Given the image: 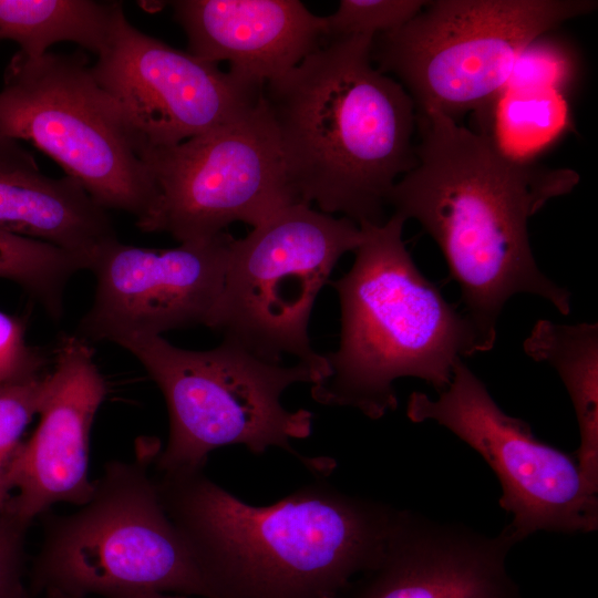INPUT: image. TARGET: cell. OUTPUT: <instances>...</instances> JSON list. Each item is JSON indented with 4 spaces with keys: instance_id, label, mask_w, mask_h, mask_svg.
Returning a JSON list of instances; mask_svg holds the SVG:
<instances>
[{
    "instance_id": "cell-1",
    "label": "cell",
    "mask_w": 598,
    "mask_h": 598,
    "mask_svg": "<svg viewBox=\"0 0 598 598\" xmlns=\"http://www.w3.org/2000/svg\"><path fill=\"white\" fill-rule=\"evenodd\" d=\"M416 133V164L386 205L416 220L440 247L480 352L494 347L497 319L517 293L539 296L568 315L570 292L538 268L527 225L576 187L578 173L508 158L486 134L436 111L417 113Z\"/></svg>"
},
{
    "instance_id": "cell-2",
    "label": "cell",
    "mask_w": 598,
    "mask_h": 598,
    "mask_svg": "<svg viewBox=\"0 0 598 598\" xmlns=\"http://www.w3.org/2000/svg\"><path fill=\"white\" fill-rule=\"evenodd\" d=\"M156 472L161 503L208 598H338L375 560L399 511L324 477L255 506L215 483L205 467Z\"/></svg>"
},
{
    "instance_id": "cell-3",
    "label": "cell",
    "mask_w": 598,
    "mask_h": 598,
    "mask_svg": "<svg viewBox=\"0 0 598 598\" xmlns=\"http://www.w3.org/2000/svg\"><path fill=\"white\" fill-rule=\"evenodd\" d=\"M372 42L330 40L262 89L300 202L358 226L385 220L389 193L416 164L415 104L373 65Z\"/></svg>"
},
{
    "instance_id": "cell-4",
    "label": "cell",
    "mask_w": 598,
    "mask_h": 598,
    "mask_svg": "<svg viewBox=\"0 0 598 598\" xmlns=\"http://www.w3.org/2000/svg\"><path fill=\"white\" fill-rule=\"evenodd\" d=\"M405 220L359 226L350 270L331 282L341 309L339 348L329 374L311 385L323 405L357 409L378 420L398 406L394 381L417 378L437 393L458 359L480 352L475 329L419 270L402 238Z\"/></svg>"
},
{
    "instance_id": "cell-5",
    "label": "cell",
    "mask_w": 598,
    "mask_h": 598,
    "mask_svg": "<svg viewBox=\"0 0 598 598\" xmlns=\"http://www.w3.org/2000/svg\"><path fill=\"white\" fill-rule=\"evenodd\" d=\"M152 442L133 461H110L90 501L68 515L48 512L30 575L31 595L130 598L167 592L208 598L205 579L161 503L148 465Z\"/></svg>"
},
{
    "instance_id": "cell-6",
    "label": "cell",
    "mask_w": 598,
    "mask_h": 598,
    "mask_svg": "<svg viewBox=\"0 0 598 598\" xmlns=\"http://www.w3.org/2000/svg\"><path fill=\"white\" fill-rule=\"evenodd\" d=\"M113 343L142 363L166 401L169 435L154 458L156 471L205 467L209 453L227 445L254 454L275 446L321 476L334 470L332 458L306 457L291 445L310 435L313 414L286 409L281 396L296 383L317 382L308 365L267 362L225 341L206 351L181 349L157 334Z\"/></svg>"
},
{
    "instance_id": "cell-7",
    "label": "cell",
    "mask_w": 598,
    "mask_h": 598,
    "mask_svg": "<svg viewBox=\"0 0 598 598\" xmlns=\"http://www.w3.org/2000/svg\"><path fill=\"white\" fill-rule=\"evenodd\" d=\"M596 8L592 0L426 1L404 25L373 38L371 59L399 79L417 113L456 121L489 106L533 41Z\"/></svg>"
},
{
    "instance_id": "cell-8",
    "label": "cell",
    "mask_w": 598,
    "mask_h": 598,
    "mask_svg": "<svg viewBox=\"0 0 598 598\" xmlns=\"http://www.w3.org/2000/svg\"><path fill=\"white\" fill-rule=\"evenodd\" d=\"M361 239V228L347 217L302 202L281 209L235 238L208 327L264 361L293 357L313 371L315 384L321 382L329 368L310 343L311 310L338 260Z\"/></svg>"
},
{
    "instance_id": "cell-9",
    "label": "cell",
    "mask_w": 598,
    "mask_h": 598,
    "mask_svg": "<svg viewBox=\"0 0 598 598\" xmlns=\"http://www.w3.org/2000/svg\"><path fill=\"white\" fill-rule=\"evenodd\" d=\"M0 136L31 142L104 209L138 223L153 206V178L81 51L14 54L0 91Z\"/></svg>"
},
{
    "instance_id": "cell-10",
    "label": "cell",
    "mask_w": 598,
    "mask_h": 598,
    "mask_svg": "<svg viewBox=\"0 0 598 598\" xmlns=\"http://www.w3.org/2000/svg\"><path fill=\"white\" fill-rule=\"evenodd\" d=\"M156 190L137 227L187 243L254 228L299 203L264 96L238 120L142 157Z\"/></svg>"
},
{
    "instance_id": "cell-11",
    "label": "cell",
    "mask_w": 598,
    "mask_h": 598,
    "mask_svg": "<svg viewBox=\"0 0 598 598\" xmlns=\"http://www.w3.org/2000/svg\"><path fill=\"white\" fill-rule=\"evenodd\" d=\"M406 415L415 423L436 422L484 458L499 481V506L512 515L505 527L516 544L536 532L597 530L598 489L574 452L539 441L527 422L504 413L462 359L437 398L411 393Z\"/></svg>"
},
{
    "instance_id": "cell-12",
    "label": "cell",
    "mask_w": 598,
    "mask_h": 598,
    "mask_svg": "<svg viewBox=\"0 0 598 598\" xmlns=\"http://www.w3.org/2000/svg\"><path fill=\"white\" fill-rule=\"evenodd\" d=\"M91 70L141 159L238 120L264 89L143 33L125 14Z\"/></svg>"
},
{
    "instance_id": "cell-13",
    "label": "cell",
    "mask_w": 598,
    "mask_h": 598,
    "mask_svg": "<svg viewBox=\"0 0 598 598\" xmlns=\"http://www.w3.org/2000/svg\"><path fill=\"white\" fill-rule=\"evenodd\" d=\"M235 238L216 236L151 249L120 243L102 248L90 269L94 299L79 324L84 340H115L207 326L218 302Z\"/></svg>"
},
{
    "instance_id": "cell-14",
    "label": "cell",
    "mask_w": 598,
    "mask_h": 598,
    "mask_svg": "<svg viewBox=\"0 0 598 598\" xmlns=\"http://www.w3.org/2000/svg\"><path fill=\"white\" fill-rule=\"evenodd\" d=\"M106 392L87 341L62 336L44 377L40 422L8 467V488L17 493L6 512L32 524L58 503L83 506L90 501V432Z\"/></svg>"
},
{
    "instance_id": "cell-15",
    "label": "cell",
    "mask_w": 598,
    "mask_h": 598,
    "mask_svg": "<svg viewBox=\"0 0 598 598\" xmlns=\"http://www.w3.org/2000/svg\"><path fill=\"white\" fill-rule=\"evenodd\" d=\"M516 542L399 509L375 560L338 598H523L507 570Z\"/></svg>"
},
{
    "instance_id": "cell-16",
    "label": "cell",
    "mask_w": 598,
    "mask_h": 598,
    "mask_svg": "<svg viewBox=\"0 0 598 598\" xmlns=\"http://www.w3.org/2000/svg\"><path fill=\"white\" fill-rule=\"evenodd\" d=\"M172 4L190 54L215 64L226 61L228 72L260 87L328 42L324 17L298 0H179Z\"/></svg>"
},
{
    "instance_id": "cell-17",
    "label": "cell",
    "mask_w": 598,
    "mask_h": 598,
    "mask_svg": "<svg viewBox=\"0 0 598 598\" xmlns=\"http://www.w3.org/2000/svg\"><path fill=\"white\" fill-rule=\"evenodd\" d=\"M0 229L56 246L90 269L116 240L106 209L70 176L41 173L16 140L0 136Z\"/></svg>"
},
{
    "instance_id": "cell-18",
    "label": "cell",
    "mask_w": 598,
    "mask_h": 598,
    "mask_svg": "<svg viewBox=\"0 0 598 598\" xmlns=\"http://www.w3.org/2000/svg\"><path fill=\"white\" fill-rule=\"evenodd\" d=\"M523 348L533 360L550 364L567 389L580 436L574 454L586 481L598 488V324L542 319Z\"/></svg>"
},
{
    "instance_id": "cell-19",
    "label": "cell",
    "mask_w": 598,
    "mask_h": 598,
    "mask_svg": "<svg viewBox=\"0 0 598 598\" xmlns=\"http://www.w3.org/2000/svg\"><path fill=\"white\" fill-rule=\"evenodd\" d=\"M124 16L121 2L92 0H0V40L39 58L54 43L70 41L96 55Z\"/></svg>"
},
{
    "instance_id": "cell-20",
    "label": "cell",
    "mask_w": 598,
    "mask_h": 598,
    "mask_svg": "<svg viewBox=\"0 0 598 598\" xmlns=\"http://www.w3.org/2000/svg\"><path fill=\"white\" fill-rule=\"evenodd\" d=\"M478 116L480 132L518 162H533L570 124L565 92L537 85H506Z\"/></svg>"
},
{
    "instance_id": "cell-21",
    "label": "cell",
    "mask_w": 598,
    "mask_h": 598,
    "mask_svg": "<svg viewBox=\"0 0 598 598\" xmlns=\"http://www.w3.org/2000/svg\"><path fill=\"white\" fill-rule=\"evenodd\" d=\"M82 269L79 259L56 246L0 229V278L23 286L55 319L68 280Z\"/></svg>"
},
{
    "instance_id": "cell-22",
    "label": "cell",
    "mask_w": 598,
    "mask_h": 598,
    "mask_svg": "<svg viewBox=\"0 0 598 598\" xmlns=\"http://www.w3.org/2000/svg\"><path fill=\"white\" fill-rule=\"evenodd\" d=\"M423 0H341L336 12L324 17L327 40L370 35L396 30L425 6Z\"/></svg>"
},
{
    "instance_id": "cell-23",
    "label": "cell",
    "mask_w": 598,
    "mask_h": 598,
    "mask_svg": "<svg viewBox=\"0 0 598 598\" xmlns=\"http://www.w3.org/2000/svg\"><path fill=\"white\" fill-rule=\"evenodd\" d=\"M45 374L0 384V513L12 496L8 467L24 430L39 412Z\"/></svg>"
},
{
    "instance_id": "cell-24",
    "label": "cell",
    "mask_w": 598,
    "mask_h": 598,
    "mask_svg": "<svg viewBox=\"0 0 598 598\" xmlns=\"http://www.w3.org/2000/svg\"><path fill=\"white\" fill-rule=\"evenodd\" d=\"M575 60L558 41H533L518 56L507 85L549 86L565 92L575 76Z\"/></svg>"
},
{
    "instance_id": "cell-25",
    "label": "cell",
    "mask_w": 598,
    "mask_h": 598,
    "mask_svg": "<svg viewBox=\"0 0 598 598\" xmlns=\"http://www.w3.org/2000/svg\"><path fill=\"white\" fill-rule=\"evenodd\" d=\"M48 361L28 346L23 324L0 311V384L41 375Z\"/></svg>"
},
{
    "instance_id": "cell-26",
    "label": "cell",
    "mask_w": 598,
    "mask_h": 598,
    "mask_svg": "<svg viewBox=\"0 0 598 598\" xmlns=\"http://www.w3.org/2000/svg\"><path fill=\"white\" fill-rule=\"evenodd\" d=\"M31 524L0 513V598H31L23 584L25 536Z\"/></svg>"
},
{
    "instance_id": "cell-27",
    "label": "cell",
    "mask_w": 598,
    "mask_h": 598,
    "mask_svg": "<svg viewBox=\"0 0 598 598\" xmlns=\"http://www.w3.org/2000/svg\"><path fill=\"white\" fill-rule=\"evenodd\" d=\"M42 598H74V597H69L59 592L50 591V592L43 594ZM130 598H190V597L184 596V595H177V594L151 592V594H144V595L134 596Z\"/></svg>"
},
{
    "instance_id": "cell-28",
    "label": "cell",
    "mask_w": 598,
    "mask_h": 598,
    "mask_svg": "<svg viewBox=\"0 0 598 598\" xmlns=\"http://www.w3.org/2000/svg\"><path fill=\"white\" fill-rule=\"evenodd\" d=\"M31 598H33V596Z\"/></svg>"
}]
</instances>
